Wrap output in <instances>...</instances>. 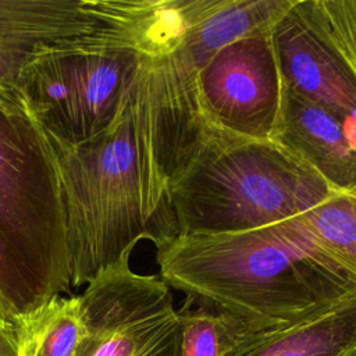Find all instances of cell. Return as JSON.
Returning <instances> with one entry per match:
<instances>
[{
  "mask_svg": "<svg viewBox=\"0 0 356 356\" xmlns=\"http://www.w3.org/2000/svg\"><path fill=\"white\" fill-rule=\"evenodd\" d=\"M95 26L85 0H0V99L22 104L21 76L35 56Z\"/></svg>",
  "mask_w": 356,
  "mask_h": 356,
  "instance_id": "obj_9",
  "label": "cell"
},
{
  "mask_svg": "<svg viewBox=\"0 0 356 356\" xmlns=\"http://www.w3.org/2000/svg\"><path fill=\"white\" fill-rule=\"evenodd\" d=\"M129 257L97 273L79 295L86 334L76 356H177L170 286L132 271Z\"/></svg>",
  "mask_w": 356,
  "mask_h": 356,
  "instance_id": "obj_6",
  "label": "cell"
},
{
  "mask_svg": "<svg viewBox=\"0 0 356 356\" xmlns=\"http://www.w3.org/2000/svg\"><path fill=\"white\" fill-rule=\"evenodd\" d=\"M135 83L124 108L97 136L81 145L49 138L64 197L72 288L131 256L140 239L159 246L171 238Z\"/></svg>",
  "mask_w": 356,
  "mask_h": 356,
  "instance_id": "obj_2",
  "label": "cell"
},
{
  "mask_svg": "<svg viewBox=\"0 0 356 356\" xmlns=\"http://www.w3.org/2000/svg\"><path fill=\"white\" fill-rule=\"evenodd\" d=\"M250 328L222 312L206 307L178 310L177 356H225Z\"/></svg>",
  "mask_w": 356,
  "mask_h": 356,
  "instance_id": "obj_14",
  "label": "cell"
},
{
  "mask_svg": "<svg viewBox=\"0 0 356 356\" xmlns=\"http://www.w3.org/2000/svg\"><path fill=\"white\" fill-rule=\"evenodd\" d=\"M197 92L203 115L217 134L271 140L284 95L273 29L221 47L199 71Z\"/></svg>",
  "mask_w": 356,
  "mask_h": 356,
  "instance_id": "obj_7",
  "label": "cell"
},
{
  "mask_svg": "<svg viewBox=\"0 0 356 356\" xmlns=\"http://www.w3.org/2000/svg\"><path fill=\"white\" fill-rule=\"evenodd\" d=\"M299 218L317 248L356 278V192H331Z\"/></svg>",
  "mask_w": 356,
  "mask_h": 356,
  "instance_id": "obj_13",
  "label": "cell"
},
{
  "mask_svg": "<svg viewBox=\"0 0 356 356\" xmlns=\"http://www.w3.org/2000/svg\"><path fill=\"white\" fill-rule=\"evenodd\" d=\"M298 0L273 28L282 81L331 113L356 147V78L309 26Z\"/></svg>",
  "mask_w": 356,
  "mask_h": 356,
  "instance_id": "obj_8",
  "label": "cell"
},
{
  "mask_svg": "<svg viewBox=\"0 0 356 356\" xmlns=\"http://www.w3.org/2000/svg\"><path fill=\"white\" fill-rule=\"evenodd\" d=\"M140 65L142 56L135 50L100 43L89 32L64 39L25 67L22 104L50 139L81 145L115 120Z\"/></svg>",
  "mask_w": 356,
  "mask_h": 356,
  "instance_id": "obj_5",
  "label": "cell"
},
{
  "mask_svg": "<svg viewBox=\"0 0 356 356\" xmlns=\"http://www.w3.org/2000/svg\"><path fill=\"white\" fill-rule=\"evenodd\" d=\"M18 356H24V355H21V353H19V352H18Z\"/></svg>",
  "mask_w": 356,
  "mask_h": 356,
  "instance_id": "obj_18",
  "label": "cell"
},
{
  "mask_svg": "<svg viewBox=\"0 0 356 356\" xmlns=\"http://www.w3.org/2000/svg\"><path fill=\"white\" fill-rule=\"evenodd\" d=\"M0 356H18L17 328L6 327L0 323Z\"/></svg>",
  "mask_w": 356,
  "mask_h": 356,
  "instance_id": "obj_16",
  "label": "cell"
},
{
  "mask_svg": "<svg viewBox=\"0 0 356 356\" xmlns=\"http://www.w3.org/2000/svg\"><path fill=\"white\" fill-rule=\"evenodd\" d=\"M225 356H356V295L289 324L249 330Z\"/></svg>",
  "mask_w": 356,
  "mask_h": 356,
  "instance_id": "obj_11",
  "label": "cell"
},
{
  "mask_svg": "<svg viewBox=\"0 0 356 356\" xmlns=\"http://www.w3.org/2000/svg\"><path fill=\"white\" fill-rule=\"evenodd\" d=\"M334 192L273 140L239 142L210 152L167 188L175 235L225 234L273 225Z\"/></svg>",
  "mask_w": 356,
  "mask_h": 356,
  "instance_id": "obj_4",
  "label": "cell"
},
{
  "mask_svg": "<svg viewBox=\"0 0 356 356\" xmlns=\"http://www.w3.org/2000/svg\"><path fill=\"white\" fill-rule=\"evenodd\" d=\"M15 325L24 356H76L86 334L79 295L54 296L15 317Z\"/></svg>",
  "mask_w": 356,
  "mask_h": 356,
  "instance_id": "obj_12",
  "label": "cell"
},
{
  "mask_svg": "<svg viewBox=\"0 0 356 356\" xmlns=\"http://www.w3.org/2000/svg\"><path fill=\"white\" fill-rule=\"evenodd\" d=\"M271 140L316 172L332 191L356 192V147L342 124L285 83Z\"/></svg>",
  "mask_w": 356,
  "mask_h": 356,
  "instance_id": "obj_10",
  "label": "cell"
},
{
  "mask_svg": "<svg viewBox=\"0 0 356 356\" xmlns=\"http://www.w3.org/2000/svg\"><path fill=\"white\" fill-rule=\"evenodd\" d=\"M296 6L356 78V0H298Z\"/></svg>",
  "mask_w": 356,
  "mask_h": 356,
  "instance_id": "obj_15",
  "label": "cell"
},
{
  "mask_svg": "<svg viewBox=\"0 0 356 356\" xmlns=\"http://www.w3.org/2000/svg\"><path fill=\"white\" fill-rule=\"evenodd\" d=\"M71 288L51 142L24 104L0 99V292L15 318Z\"/></svg>",
  "mask_w": 356,
  "mask_h": 356,
  "instance_id": "obj_3",
  "label": "cell"
},
{
  "mask_svg": "<svg viewBox=\"0 0 356 356\" xmlns=\"http://www.w3.org/2000/svg\"><path fill=\"white\" fill-rule=\"evenodd\" d=\"M159 277L250 330L278 327L356 295V278L312 241L299 214L257 229L181 234L156 246Z\"/></svg>",
  "mask_w": 356,
  "mask_h": 356,
  "instance_id": "obj_1",
  "label": "cell"
},
{
  "mask_svg": "<svg viewBox=\"0 0 356 356\" xmlns=\"http://www.w3.org/2000/svg\"><path fill=\"white\" fill-rule=\"evenodd\" d=\"M0 323L6 327H10V328H17L15 325V318H14V314L13 312L10 310L4 296L1 295L0 292Z\"/></svg>",
  "mask_w": 356,
  "mask_h": 356,
  "instance_id": "obj_17",
  "label": "cell"
}]
</instances>
